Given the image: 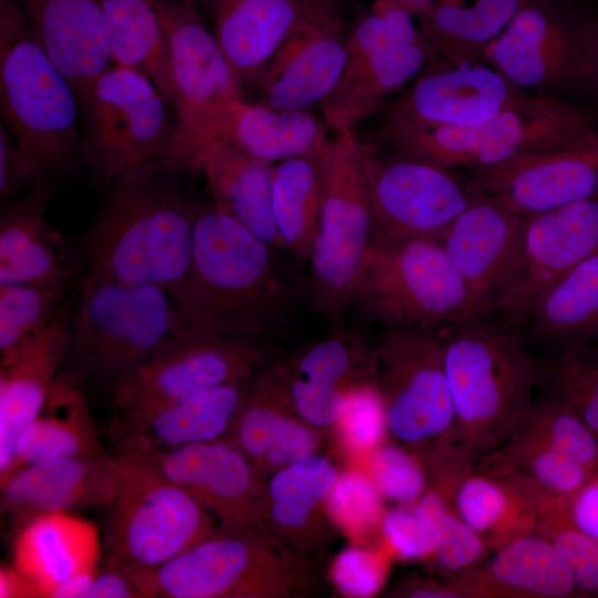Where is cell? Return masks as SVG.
Segmentation results:
<instances>
[{
	"mask_svg": "<svg viewBox=\"0 0 598 598\" xmlns=\"http://www.w3.org/2000/svg\"><path fill=\"white\" fill-rule=\"evenodd\" d=\"M159 158L114 179L81 241L84 275L171 293L185 279L202 207L184 194Z\"/></svg>",
	"mask_w": 598,
	"mask_h": 598,
	"instance_id": "obj_1",
	"label": "cell"
},
{
	"mask_svg": "<svg viewBox=\"0 0 598 598\" xmlns=\"http://www.w3.org/2000/svg\"><path fill=\"white\" fill-rule=\"evenodd\" d=\"M271 249L213 204L202 206L188 272L171 293L183 333L259 340L280 328L293 292Z\"/></svg>",
	"mask_w": 598,
	"mask_h": 598,
	"instance_id": "obj_2",
	"label": "cell"
},
{
	"mask_svg": "<svg viewBox=\"0 0 598 598\" xmlns=\"http://www.w3.org/2000/svg\"><path fill=\"white\" fill-rule=\"evenodd\" d=\"M454 422L446 441L474 470L516 429L544 378L522 328L489 317L443 329Z\"/></svg>",
	"mask_w": 598,
	"mask_h": 598,
	"instance_id": "obj_3",
	"label": "cell"
},
{
	"mask_svg": "<svg viewBox=\"0 0 598 598\" xmlns=\"http://www.w3.org/2000/svg\"><path fill=\"white\" fill-rule=\"evenodd\" d=\"M0 101L1 122L43 178L83 166L79 95L14 0H0Z\"/></svg>",
	"mask_w": 598,
	"mask_h": 598,
	"instance_id": "obj_4",
	"label": "cell"
},
{
	"mask_svg": "<svg viewBox=\"0 0 598 598\" xmlns=\"http://www.w3.org/2000/svg\"><path fill=\"white\" fill-rule=\"evenodd\" d=\"M58 379L107 389L183 333L171 292L83 275Z\"/></svg>",
	"mask_w": 598,
	"mask_h": 598,
	"instance_id": "obj_5",
	"label": "cell"
},
{
	"mask_svg": "<svg viewBox=\"0 0 598 598\" xmlns=\"http://www.w3.org/2000/svg\"><path fill=\"white\" fill-rule=\"evenodd\" d=\"M395 152L458 173L513 157L598 141V116L564 97L525 91L486 121L467 127L381 131Z\"/></svg>",
	"mask_w": 598,
	"mask_h": 598,
	"instance_id": "obj_6",
	"label": "cell"
},
{
	"mask_svg": "<svg viewBox=\"0 0 598 598\" xmlns=\"http://www.w3.org/2000/svg\"><path fill=\"white\" fill-rule=\"evenodd\" d=\"M113 455L118 488L102 540L105 567L154 568L215 533L209 512L144 455L128 448Z\"/></svg>",
	"mask_w": 598,
	"mask_h": 598,
	"instance_id": "obj_7",
	"label": "cell"
},
{
	"mask_svg": "<svg viewBox=\"0 0 598 598\" xmlns=\"http://www.w3.org/2000/svg\"><path fill=\"white\" fill-rule=\"evenodd\" d=\"M321 204L309 256L310 297L334 328L352 306L373 241V224L361 161L352 131L334 133L319 155Z\"/></svg>",
	"mask_w": 598,
	"mask_h": 598,
	"instance_id": "obj_8",
	"label": "cell"
},
{
	"mask_svg": "<svg viewBox=\"0 0 598 598\" xmlns=\"http://www.w3.org/2000/svg\"><path fill=\"white\" fill-rule=\"evenodd\" d=\"M352 305L389 329H443L465 321L466 286L433 238H374Z\"/></svg>",
	"mask_w": 598,
	"mask_h": 598,
	"instance_id": "obj_9",
	"label": "cell"
},
{
	"mask_svg": "<svg viewBox=\"0 0 598 598\" xmlns=\"http://www.w3.org/2000/svg\"><path fill=\"white\" fill-rule=\"evenodd\" d=\"M83 167L106 193L116 177L148 159H163L175 121L143 72L112 64L79 97Z\"/></svg>",
	"mask_w": 598,
	"mask_h": 598,
	"instance_id": "obj_10",
	"label": "cell"
},
{
	"mask_svg": "<svg viewBox=\"0 0 598 598\" xmlns=\"http://www.w3.org/2000/svg\"><path fill=\"white\" fill-rule=\"evenodd\" d=\"M373 239L433 238L477 197L465 174L395 152L380 155L361 144Z\"/></svg>",
	"mask_w": 598,
	"mask_h": 598,
	"instance_id": "obj_11",
	"label": "cell"
},
{
	"mask_svg": "<svg viewBox=\"0 0 598 598\" xmlns=\"http://www.w3.org/2000/svg\"><path fill=\"white\" fill-rule=\"evenodd\" d=\"M377 354L388 432L410 446L444 443L454 412L443 329H389Z\"/></svg>",
	"mask_w": 598,
	"mask_h": 598,
	"instance_id": "obj_12",
	"label": "cell"
},
{
	"mask_svg": "<svg viewBox=\"0 0 598 598\" xmlns=\"http://www.w3.org/2000/svg\"><path fill=\"white\" fill-rule=\"evenodd\" d=\"M258 340L182 333L106 390L114 417L144 413L206 389L248 379Z\"/></svg>",
	"mask_w": 598,
	"mask_h": 598,
	"instance_id": "obj_13",
	"label": "cell"
},
{
	"mask_svg": "<svg viewBox=\"0 0 598 598\" xmlns=\"http://www.w3.org/2000/svg\"><path fill=\"white\" fill-rule=\"evenodd\" d=\"M275 565L250 526L223 527L157 567L125 575L143 598H246L275 592Z\"/></svg>",
	"mask_w": 598,
	"mask_h": 598,
	"instance_id": "obj_14",
	"label": "cell"
},
{
	"mask_svg": "<svg viewBox=\"0 0 598 598\" xmlns=\"http://www.w3.org/2000/svg\"><path fill=\"white\" fill-rule=\"evenodd\" d=\"M483 61L524 91H580L575 0H522Z\"/></svg>",
	"mask_w": 598,
	"mask_h": 598,
	"instance_id": "obj_15",
	"label": "cell"
},
{
	"mask_svg": "<svg viewBox=\"0 0 598 598\" xmlns=\"http://www.w3.org/2000/svg\"><path fill=\"white\" fill-rule=\"evenodd\" d=\"M596 251L598 195L527 216L515 267L492 315L523 328L536 300Z\"/></svg>",
	"mask_w": 598,
	"mask_h": 598,
	"instance_id": "obj_16",
	"label": "cell"
},
{
	"mask_svg": "<svg viewBox=\"0 0 598 598\" xmlns=\"http://www.w3.org/2000/svg\"><path fill=\"white\" fill-rule=\"evenodd\" d=\"M524 92L484 61L440 59L389 106L381 131L473 126Z\"/></svg>",
	"mask_w": 598,
	"mask_h": 598,
	"instance_id": "obj_17",
	"label": "cell"
},
{
	"mask_svg": "<svg viewBox=\"0 0 598 598\" xmlns=\"http://www.w3.org/2000/svg\"><path fill=\"white\" fill-rule=\"evenodd\" d=\"M175 87L173 140L192 134L243 100L240 81L196 7L158 0Z\"/></svg>",
	"mask_w": 598,
	"mask_h": 598,
	"instance_id": "obj_18",
	"label": "cell"
},
{
	"mask_svg": "<svg viewBox=\"0 0 598 598\" xmlns=\"http://www.w3.org/2000/svg\"><path fill=\"white\" fill-rule=\"evenodd\" d=\"M465 176L475 195L526 217L546 213L598 195V141L526 153Z\"/></svg>",
	"mask_w": 598,
	"mask_h": 598,
	"instance_id": "obj_19",
	"label": "cell"
},
{
	"mask_svg": "<svg viewBox=\"0 0 598 598\" xmlns=\"http://www.w3.org/2000/svg\"><path fill=\"white\" fill-rule=\"evenodd\" d=\"M526 216L478 196L441 241L468 293L465 321L489 317L515 267Z\"/></svg>",
	"mask_w": 598,
	"mask_h": 598,
	"instance_id": "obj_20",
	"label": "cell"
},
{
	"mask_svg": "<svg viewBox=\"0 0 598 598\" xmlns=\"http://www.w3.org/2000/svg\"><path fill=\"white\" fill-rule=\"evenodd\" d=\"M348 61L347 35L332 14L290 33L255 80L262 104L302 111L322 103L339 83Z\"/></svg>",
	"mask_w": 598,
	"mask_h": 598,
	"instance_id": "obj_21",
	"label": "cell"
},
{
	"mask_svg": "<svg viewBox=\"0 0 598 598\" xmlns=\"http://www.w3.org/2000/svg\"><path fill=\"white\" fill-rule=\"evenodd\" d=\"M329 137L313 114L272 109L244 99L227 106L192 134L174 141L168 158L182 167L187 154L207 142L228 144L274 164L321 151Z\"/></svg>",
	"mask_w": 598,
	"mask_h": 598,
	"instance_id": "obj_22",
	"label": "cell"
},
{
	"mask_svg": "<svg viewBox=\"0 0 598 598\" xmlns=\"http://www.w3.org/2000/svg\"><path fill=\"white\" fill-rule=\"evenodd\" d=\"M128 450L144 455L167 478L217 516L223 527L250 526L255 496L252 464L229 439L172 448Z\"/></svg>",
	"mask_w": 598,
	"mask_h": 598,
	"instance_id": "obj_23",
	"label": "cell"
},
{
	"mask_svg": "<svg viewBox=\"0 0 598 598\" xmlns=\"http://www.w3.org/2000/svg\"><path fill=\"white\" fill-rule=\"evenodd\" d=\"M1 512L19 528L74 508L110 506L117 493L114 455L69 457L24 466L0 483Z\"/></svg>",
	"mask_w": 598,
	"mask_h": 598,
	"instance_id": "obj_24",
	"label": "cell"
},
{
	"mask_svg": "<svg viewBox=\"0 0 598 598\" xmlns=\"http://www.w3.org/2000/svg\"><path fill=\"white\" fill-rule=\"evenodd\" d=\"M70 313L64 305L43 329L0 359V481L9 473L21 435L58 380L69 341Z\"/></svg>",
	"mask_w": 598,
	"mask_h": 598,
	"instance_id": "obj_25",
	"label": "cell"
},
{
	"mask_svg": "<svg viewBox=\"0 0 598 598\" xmlns=\"http://www.w3.org/2000/svg\"><path fill=\"white\" fill-rule=\"evenodd\" d=\"M214 34L241 82H255L298 28L332 14L328 0H212Z\"/></svg>",
	"mask_w": 598,
	"mask_h": 598,
	"instance_id": "obj_26",
	"label": "cell"
},
{
	"mask_svg": "<svg viewBox=\"0 0 598 598\" xmlns=\"http://www.w3.org/2000/svg\"><path fill=\"white\" fill-rule=\"evenodd\" d=\"M247 390L244 382L203 390L154 410L114 417L116 447L172 448L223 439L230 433Z\"/></svg>",
	"mask_w": 598,
	"mask_h": 598,
	"instance_id": "obj_27",
	"label": "cell"
},
{
	"mask_svg": "<svg viewBox=\"0 0 598 598\" xmlns=\"http://www.w3.org/2000/svg\"><path fill=\"white\" fill-rule=\"evenodd\" d=\"M79 97L112 65L101 0H14Z\"/></svg>",
	"mask_w": 598,
	"mask_h": 598,
	"instance_id": "obj_28",
	"label": "cell"
},
{
	"mask_svg": "<svg viewBox=\"0 0 598 598\" xmlns=\"http://www.w3.org/2000/svg\"><path fill=\"white\" fill-rule=\"evenodd\" d=\"M48 179L0 213V285L69 286L74 270L59 234L45 219Z\"/></svg>",
	"mask_w": 598,
	"mask_h": 598,
	"instance_id": "obj_29",
	"label": "cell"
},
{
	"mask_svg": "<svg viewBox=\"0 0 598 598\" xmlns=\"http://www.w3.org/2000/svg\"><path fill=\"white\" fill-rule=\"evenodd\" d=\"M492 558L453 578L464 598H564L578 588L555 544L533 533L493 551Z\"/></svg>",
	"mask_w": 598,
	"mask_h": 598,
	"instance_id": "obj_30",
	"label": "cell"
},
{
	"mask_svg": "<svg viewBox=\"0 0 598 598\" xmlns=\"http://www.w3.org/2000/svg\"><path fill=\"white\" fill-rule=\"evenodd\" d=\"M272 167L221 142L196 146L182 166L203 175L218 210L271 247H280L272 214Z\"/></svg>",
	"mask_w": 598,
	"mask_h": 598,
	"instance_id": "obj_31",
	"label": "cell"
},
{
	"mask_svg": "<svg viewBox=\"0 0 598 598\" xmlns=\"http://www.w3.org/2000/svg\"><path fill=\"white\" fill-rule=\"evenodd\" d=\"M102 540L91 523L55 512L39 515L23 526L13 544V566L51 597L73 578L93 574Z\"/></svg>",
	"mask_w": 598,
	"mask_h": 598,
	"instance_id": "obj_32",
	"label": "cell"
},
{
	"mask_svg": "<svg viewBox=\"0 0 598 598\" xmlns=\"http://www.w3.org/2000/svg\"><path fill=\"white\" fill-rule=\"evenodd\" d=\"M474 470L514 486L532 503L540 519L566 516L571 497L592 472L560 451L518 432H513Z\"/></svg>",
	"mask_w": 598,
	"mask_h": 598,
	"instance_id": "obj_33",
	"label": "cell"
},
{
	"mask_svg": "<svg viewBox=\"0 0 598 598\" xmlns=\"http://www.w3.org/2000/svg\"><path fill=\"white\" fill-rule=\"evenodd\" d=\"M436 58L424 37L359 64L347 65L334 90L320 104L326 126L334 133L352 131Z\"/></svg>",
	"mask_w": 598,
	"mask_h": 598,
	"instance_id": "obj_34",
	"label": "cell"
},
{
	"mask_svg": "<svg viewBox=\"0 0 598 598\" xmlns=\"http://www.w3.org/2000/svg\"><path fill=\"white\" fill-rule=\"evenodd\" d=\"M523 327L554 355L597 339L598 251L550 286L536 300Z\"/></svg>",
	"mask_w": 598,
	"mask_h": 598,
	"instance_id": "obj_35",
	"label": "cell"
},
{
	"mask_svg": "<svg viewBox=\"0 0 598 598\" xmlns=\"http://www.w3.org/2000/svg\"><path fill=\"white\" fill-rule=\"evenodd\" d=\"M343 324L306 349L295 361L292 375L280 388L302 420L315 426L337 423L361 340Z\"/></svg>",
	"mask_w": 598,
	"mask_h": 598,
	"instance_id": "obj_36",
	"label": "cell"
},
{
	"mask_svg": "<svg viewBox=\"0 0 598 598\" xmlns=\"http://www.w3.org/2000/svg\"><path fill=\"white\" fill-rule=\"evenodd\" d=\"M94 419L78 386L61 380L21 435L3 482L16 471L53 460L106 455Z\"/></svg>",
	"mask_w": 598,
	"mask_h": 598,
	"instance_id": "obj_37",
	"label": "cell"
},
{
	"mask_svg": "<svg viewBox=\"0 0 598 598\" xmlns=\"http://www.w3.org/2000/svg\"><path fill=\"white\" fill-rule=\"evenodd\" d=\"M112 64L147 75L172 106L175 87L158 0H101Z\"/></svg>",
	"mask_w": 598,
	"mask_h": 598,
	"instance_id": "obj_38",
	"label": "cell"
},
{
	"mask_svg": "<svg viewBox=\"0 0 598 598\" xmlns=\"http://www.w3.org/2000/svg\"><path fill=\"white\" fill-rule=\"evenodd\" d=\"M522 0H436L419 25L436 56L452 63L483 61Z\"/></svg>",
	"mask_w": 598,
	"mask_h": 598,
	"instance_id": "obj_39",
	"label": "cell"
},
{
	"mask_svg": "<svg viewBox=\"0 0 598 598\" xmlns=\"http://www.w3.org/2000/svg\"><path fill=\"white\" fill-rule=\"evenodd\" d=\"M450 504L491 551L536 533L540 520L532 503L514 486L478 470L457 483Z\"/></svg>",
	"mask_w": 598,
	"mask_h": 598,
	"instance_id": "obj_40",
	"label": "cell"
},
{
	"mask_svg": "<svg viewBox=\"0 0 598 598\" xmlns=\"http://www.w3.org/2000/svg\"><path fill=\"white\" fill-rule=\"evenodd\" d=\"M230 441L251 461L287 466L315 454L318 440L301 422L271 404L267 380L246 392L230 430Z\"/></svg>",
	"mask_w": 598,
	"mask_h": 598,
	"instance_id": "obj_41",
	"label": "cell"
},
{
	"mask_svg": "<svg viewBox=\"0 0 598 598\" xmlns=\"http://www.w3.org/2000/svg\"><path fill=\"white\" fill-rule=\"evenodd\" d=\"M320 152L291 157L272 167V214L280 247L296 260L309 259L318 229Z\"/></svg>",
	"mask_w": 598,
	"mask_h": 598,
	"instance_id": "obj_42",
	"label": "cell"
},
{
	"mask_svg": "<svg viewBox=\"0 0 598 598\" xmlns=\"http://www.w3.org/2000/svg\"><path fill=\"white\" fill-rule=\"evenodd\" d=\"M337 477L330 461L316 454L281 467L268 485L275 522L290 529L305 527L317 506L327 501Z\"/></svg>",
	"mask_w": 598,
	"mask_h": 598,
	"instance_id": "obj_43",
	"label": "cell"
},
{
	"mask_svg": "<svg viewBox=\"0 0 598 598\" xmlns=\"http://www.w3.org/2000/svg\"><path fill=\"white\" fill-rule=\"evenodd\" d=\"M543 386L514 432L540 441L595 471L598 439L564 399Z\"/></svg>",
	"mask_w": 598,
	"mask_h": 598,
	"instance_id": "obj_44",
	"label": "cell"
},
{
	"mask_svg": "<svg viewBox=\"0 0 598 598\" xmlns=\"http://www.w3.org/2000/svg\"><path fill=\"white\" fill-rule=\"evenodd\" d=\"M451 507L448 501L432 488L416 502L385 512L380 527L388 548L406 560L430 559Z\"/></svg>",
	"mask_w": 598,
	"mask_h": 598,
	"instance_id": "obj_45",
	"label": "cell"
},
{
	"mask_svg": "<svg viewBox=\"0 0 598 598\" xmlns=\"http://www.w3.org/2000/svg\"><path fill=\"white\" fill-rule=\"evenodd\" d=\"M69 286L0 285V359L43 329L65 305Z\"/></svg>",
	"mask_w": 598,
	"mask_h": 598,
	"instance_id": "obj_46",
	"label": "cell"
},
{
	"mask_svg": "<svg viewBox=\"0 0 598 598\" xmlns=\"http://www.w3.org/2000/svg\"><path fill=\"white\" fill-rule=\"evenodd\" d=\"M543 385L564 399L598 439V352L589 344L554 355Z\"/></svg>",
	"mask_w": 598,
	"mask_h": 598,
	"instance_id": "obj_47",
	"label": "cell"
},
{
	"mask_svg": "<svg viewBox=\"0 0 598 598\" xmlns=\"http://www.w3.org/2000/svg\"><path fill=\"white\" fill-rule=\"evenodd\" d=\"M382 498L369 474L349 471L338 475L326 502L336 524L352 535H363L381 524Z\"/></svg>",
	"mask_w": 598,
	"mask_h": 598,
	"instance_id": "obj_48",
	"label": "cell"
},
{
	"mask_svg": "<svg viewBox=\"0 0 598 598\" xmlns=\"http://www.w3.org/2000/svg\"><path fill=\"white\" fill-rule=\"evenodd\" d=\"M344 443L355 452H372L383 440L386 426L385 406L378 388L359 383L346 392L337 421Z\"/></svg>",
	"mask_w": 598,
	"mask_h": 598,
	"instance_id": "obj_49",
	"label": "cell"
},
{
	"mask_svg": "<svg viewBox=\"0 0 598 598\" xmlns=\"http://www.w3.org/2000/svg\"><path fill=\"white\" fill-rule=\"evenodd\" d=\"M369 475L383 498L399 505L416 502L427 489L426 471L412 452L399 445H379L370 453Z\"/></svg>",
	"mask_w": 598,
	"mask_h": 598,
	"instance_id": "obj_50",
	"label": "cell"
},
{
	"mask_svg": "<svg viewBox=\"0 0 598 598\" xmlns=\"http://www.w3.org/2000/svg\"><path fill=\"white\" fill-rule=\"evenodd\" d=\"M536 533L555 544L579 590L598 594L597 538L571 526L565 515L540 519Z\"/></svg>",
	"mask_w": 598,
	"mask_h": 598,
	"instance_id": "obj_51",
	"label": "cell"
},
{
	"mask_svg": "<svg viewBox=\"0 0 598 598\" xmlns=\"http://www.w3.org/2000/svg\"><path fill=\"white\" fill-rule=\"evenodd\" d=\"M489 551L484 539L451 507L431 560L440 570L456 575L484 563Z\"/></svg>",
	"mask_w": 598,
	"mask_h": 598,
	"instance_id": "obj_52",
	"label": "cell"
},
{
	"mask_svg": "<svg viewBox=\"0 0 598 598\" xmlns=\"http://www.w3.org/2000/svg\"><path fill=\"white\" fill-rule=\"evenodd\" d=\"M386 558L360 546L343 549L334 559L332 579L339 591L352 598L377 594L386 577Z\"/></svg>",
	"mask_w": 598,
	"mask_h": 598,
	"instance_id": "obj_53",
	"label": "cell"
},
{
	"mask_svg": "<svg viewBox=\"0 0 598 598\" xmlns=\"http://www.w3.org/2000/svg\"><path fill=\"white\" fill-rule=\"evenodd\" d=\"M580 91L598 96V4L575 0Z\"/></svg>",
	"mask_w": 598,
	"mask_h": 598,
	"instance_id": "obj_54",
	"label": "cell"
},
{
	"mask_svg": "<svg viewBox=\"0 0 598 598\" xmlns=\"http://www.w3.org/2000/svg\"><path fill=\"white\" fill-rule=\"evenodd\" d=\"M45 181L6 125L0 124V197L2 200Z\"/></svg>",
	"mask_w": 598,
	"mask_h": 598,
	"instance_id": "obj_55",
	"label": "cell"
},
{
	"mask_svg": "<svg viewBox=\"0 0 598 598\" xmlns=\"http://www.w3.org/2000/svg\"><path fill=\"white\" fill-rule=\"evenodd\" d=\"M566 518L575 528L598 539V467L571 497Z\"/></svg>",
	"mask_w": 598,
	"mask_h": 598,
	"instance_id": "obj_56",
	"label": "cell"
},
{
	"mask_svg": "<svg viewBox=\"0 0 598 598\" xmlns=\"http://www.w3.org/2000/svg\"><path fill=\"white\" fill-rule=\"evenodd\" d=\"M85 598H143L134 582L122 571L105 567L96 571Z\"/></svg>",
	"mask_w": 598,
	"mask_h": 598,
	"instance_id": "obj_57",
	"label": "cell"
},
{
	"mask_svg": "<svg viewBox=\"0 0 598 598\" xmlns=\"http://www.w3.org/2000/svg\"><path fill=\"white\" fill-rule=\"evenodd\" d=\"M41 597L39 588L13 565L0 568V598Z\"/></svg>",
	"mask_w": 598,
	"mask_h": 598,
	"instance_id": "obj_58",
	"label": "cell"
},
{
	"mask_svg": "<svg viewBox=\"0 0 598 598\" xmlns=\"http://www.w3.org/2000/svg\"><path fill=\"white\" fill-rule=\"evenodd\" d=\"M413 14L417 20L424 17L436 0H390Z\"/></svg>",
	"mask_w": 598,
	"mask_h": 598,
	"instance_id": "obj_59",
	"label": "cell"
},
{
	"mask_svg": "<svg viewBox=\"0 0 598 598\" xmlns=\"http://www.w3.org/2000/svg\"><path fill=\"white\" fill-rule=\"evenodd\" d=\"M178 1L190 4V6H194V7L197 8V6L199 3H202V2H208L210 4L212 0H178Z\"/></svg>",
	"mask_w": 598,
	"mask_h": 598,
	"instance_id": "obj_60",
	"label": "cell"
}]
</instances>
